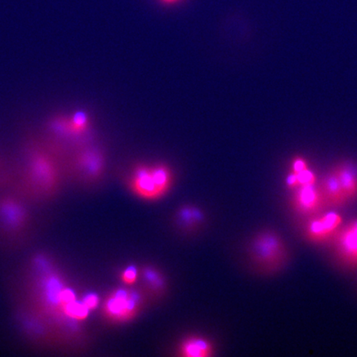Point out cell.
Returning a JSON list of instances; mask_svg holds the SVG:
<instances>
[{"label":"cell","instance_id":"obj_1","mask_svg":"<svg viewBox=\"0 0 357 357\" xmlns=\"http://www.w3.org/2000/svg\"><path fill=\"white\" fill-rule=\"evenodd\" d=\"M15 283L30 305L55 330L66 354L88 349L89 338L84 324L92 311L50 253H33L22 269L20 282Z\"/></svg>","mask_w":357,"mask_h":357},{"label":"cell","instance_id":"obj_2","mask_svg":"<svg viewBox=\"0 0 357 357\" xmlns=\"http://www.w3.org/2000/svg\"><path fill=\"white\" fill-rule=\"evenodd\" d=\"M20 153L10 190L29 204L52 202L66 182L60 158L34 131L22 137Z\"/></svg>","mask_w":357,"mask_h":357},{"label":"cell","instance_id":"obj_3","mask_svg":"<svg viewBox=\"0 0 357 357\" xmlns=\"http://www.w3.org/2000/svg\"><path fill=\"white\" fill-rule=\"evenodd\" d=\"M29 204L11 190L0 192V249L15 251L29 243L34 227Z\"/></svg>","mask_w":357,"mask_h":357},{"label":"cell","instance_id":"obj_4","mask_svg":"<svg viewBox=\"0 0 357 357\" xmlns=\"http://www.w3.org/2000/svg\"><path fill=\"white\" fill-rule=\"evenodd\" d=\"M61 162L66 181L80 188H93L105 175L106 155L93 138L70 147L62 154Z\"/></svg>","mask_w":357,"mask_h":357},{"label":"cell","instance_id":"obj_5","mask_svg":"<svg viewBox=\"0 0 357 357\" xmlns=\"http://www.w3.org/2000/svg\"><path fill=\"white\" fill-rule=\"evenodd\" d=\"M10 287L17 322L26 341L38 349L66 354L63 343L55 330L30 305L15 281Z\"/></svg>","mask_w":357,"mask_h":357},{"label":"cell","instance_id":"obj_6","mask_svg":"<svg viewBox=\"0 0 357 357\" xmlns=\"http://www.w3.org/2000/svg\"><path fill=\"white\" fill-rule=\"evenodd\" d=\"M247 256L250 265L261 275H272L283 269L289 261L287 244L271 229L258 231L249 241Z\"/></svg>","mask_w":357,"mask_h":357},{"label":"cell","instance_id":"obj_7","mask_svg":"<svg viewBox=\"0 0 357 357\" xmlns=\"http://www.w3.org/2000/svg\"><path fill=\"white\" fill-rule=\"evenodd\" d=\"M149 300L142 288L114 289L100 303L101 314L107 322L111 324L127 323L139 315Z\"/></svg>","mask_w":357,"mask_h":357},{"label":"cell","instance_id":"obj_8","mask_svg":"<svg viewBox=\"0 0 357 357\" xmlns=\"http://www.w3.org/2000/svg\"><path fill=\"white\" fill-rule=\"evenodd\" d=\"M173 175L165 165H141L133 169L129 187L132 193L142 199L153 201L164 197L171 190Z\"/></svg>","mask_w":357,"mask_h":357},{"label":"cell","instance_id":"obj_9","mask_svg":"<svg viewBox=\"0 0 357 357\" xmlns=\"http://www.w3.org/2000/svg\"><path fill=\"white\" fill-rule=\"evenodd\" d=\"M303 227L305 238L314 243H324L334 238L342 226V218L337 212H322L307 218Z\"/></svg>","mask_w":357,"mask_h":357},{"label":"cell","instance_id":"obj_10","mask_svg":"<svg viewBox=\"0 0 357 357\" xmlns=\"http://www.w3.org/2000/svg\"><path fill=\"white\" fill-rule=\"evenodd\" d=\"M291 205L294 211L307 218L315 216L328 208L318 184L301 186L294 190Z\"/></svg>","mask_w":357,"mask_h":357},{"label":"cell","instance_id":"obj_11","mask_svg":"<svg viewBox=\"0 0 357 357\" xmlns=\"http://www.w3.org/2000/svg\"><path fill=\"white\" fill-rule=\"evenodd\" d=\"M333 241L338 260L347 266L357 267V218L342 226Z\"/></svg>","mask_w":357,"mask_h":357},{"label":"cell","instance_id":"obj_12","mask_svg":"<svg viewBox=\"0 0 357 357\" xmlns=\"http://www.w3.org/2000/svg\"><path fill=\"white\" fill-rule=\"evenodd\" d=\"M206 213L195 204H184L174 214V222L178 229L186 234H192L202 229L206 221Z\"/></svg>","mask_w":357,"mask_h":357},{"label":"cell","instance_id":"obj_13","mask_svg":"<svg viewBox=\"0 0 357 357\" xmlns=\"http://www.w3.org/2000/svg\"><path fill=\"white\" fill-rule=\"evenodd\" d=\"M139 280L142 289L149 298L159 300L166 296L168 288L166 276L158 268L150 265L142 266Z\"/></svg>","mask_w":357,"mask_h":357},{"label":"cell","instance_id":"obj_14","mask_svg":"<svg viewBox=\"0 0 357 357\" xmlns=\"http://www.w3.org/2000/svg\"><path fill=\"white\" fill-rule=\"evenodd\" d=\"M319 187L328 207L342 208L349 203L333 168L322 178Z\"/></svg>","mask_w":357,"mask_h":357},{"label":"cell","instance_id":"obj_15","mask_svg":"<svg viewBox=\"0 0 357 357\" xmlns=\"http://www.w3.org/2000/svg\"><path fill=\"white\" fill-rule=\"evenodd\" d=\"M338 178L348 202L357 199V169L351 162H341L332 167Z\"/></svg>","mask_w":357,"mask_h":357},{"label":"cell","instance_id":"obj_16","mask_svg":"<svg viewBox=\"0 0 357 357\" xmlns=\"http://www.w3.org/2000/svg\"><path fill=\"white\" fill-rule=\"evenodd\" d=\"M212 342L201 336H190L181 342L178 355L185 357H208L213 356Z\"/></svg>","mask_w":357,"mask_h":357},{"label":"cell","instance_id":"obj_17","mask_svg":"<svg viewBox=\"0 0 357 357\" xmlns=\"http://www.w3.org/2000/svg\"><path fill=\"white\" fill-rule=\"evenodd\" d=\"M15 167L16 160L0 154V192L10 189Z\"/></svg>","mask_w":357,"mask_h":357},{"label":"cell","instance_id":"obj_18","mask_svg":"<svg viewBox=\"0 0 357 357\" xmlns=\"http://www.w3.org/2000/svg\"><path fill=\"white\" fill-rule=\"evenodd\" d=\"M139 275L140 268L130 265L120 272L119 278L125 285H133L139 280Z\"/></svg>","mask_w":357,"mask_h":357},{"label":"cell","instance_id":"obj_19","mask_svg":"<svg viewBox=\"0 0 357 357\" xmlns=\"http://www.w3.org/2000/svg\"><path fill=\"white\" fill-rule=\"evenodd\" d=\"M296 176L298 181V187L317 184L315 173L309 168L296 174Z\"/></svg>","mask_w":357,"mask_h":357},{"label":"cell","instance_id":"obj_20","mask_svg":"<svg viewBox=\"0 0 357 357\" xmlns=\"http://www.w3.org/2000/svg\"><path fill=\"white\" fill-rule=\"evenodd\" d=\"M82 298L86 305L91 311L96 310L100 306V298L97 294L93 292H87L82 294Z\"/></svg>","mask_w":357,"mask_h":357},{"label":"cell","instance_id":"obj_21","mask_svg":"<svg viewBox=\"0 0 357 357\" xmlns=\"http://www.w3.org/2000/svg\"><path fill=\"white\" fill-rule=\"evenodd\" d=\"M309 168L307 167V162L305 158L301 155H296L291 160V167H290V172L298 174L305 169Z\"/></svg>","mask_w":357,"mask_h":357},{"label":"cell","instance_id":"obj_22","mask_svg":"<svg viewBox=\"0 0 357 357\" xmlns=\"http://www.w3.org/2000/svg\"><path fill=\"white\" fill-rule=\"evenodd\" d=\"M159 1L165 6H173V4L180 2L181 0H159Z\"/></svg>","mask_w":357,"mask_h":357}]
</instances>
